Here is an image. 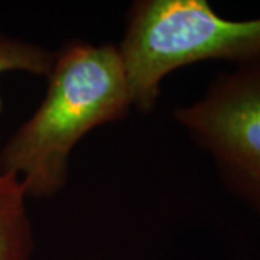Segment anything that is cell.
Returning a JSON list of instances; mask_svg holds the SVG:
<instances>
[{"instance_id": "obj_1", "label": "cell", "mask_w": 260, "mask_h": 260, "mask_svg": "<svg viewBox=\"0 0 260 260\" xmlns=\"http://www.w3.org/2000/svg\"><path fill=\"white\" fill-rule=\"evenodd\" d=\"M47 80L41 104L0 150V172L18 178L28 198L61 192L77 143L133 109L117 45L68 41Z\"/></svg>"}, {"instance_id": "obj_2", "label": "cell", "mask_w": 260, "mask_h": 260, "mask_svg": "<svg viewBox=\"0 0 260 260\" xmlns=\"http://www.w3.org/2000/svg\"><path fill=\"white\" fill-rule=\"evenodd\" d=\"M133 109L155 110L172 71L208 59L240 65L260 61V18H223L205 0H138L117 45Z\"/></svg>"}, {"instance_id": "obj_3", "label": "cell", "mask_w": 260, "mask_h": 260, "mask_svg": "<svg viewBox=\"0 0 260 260\" xmlns=\"http://www.w3.org/2000/svg\"><path fill=\"white\" fill-rule=\"evenodd\" d=\"M174 119L207 150L225 186L260 218V61L220 73Z\"/></svg>"}, {"instance_id": "obj_4", "label": "cell", "mask_w": 260, "mask_h": 260, "mask_svg": "<svg viewBox=\"0 0 260 260\" xmlns=\"http://www.w3.org/2000/svg\"><path fill=\"white\" fill-rule=\"evenodd\" d=\"M26 201L23 184L0 172V260H32L35 242Z\"/></svg>"}, {"instance_id": "obj_5", "label": "cell", "mask_w": 260, "mask_h": 260, "mask_svg": "<svg viewBox=\"0 0 260 260\" xmlns=\"http://www.w3.org/2000/svg\"><path fill=\"white\" fill-rule=\"evenodd\" d=\"M55 59V51L35 42L0 34V75L25 73L35 77L49 74Z\"/></svg>"}, {"instance_id": "obj_6", "label": "cell", "mask_w": 260, "mask_h": 260, "mask_svg": "<svg viewBox=\"0 0 260 260\" xmlns=\"http://www.w3.org/2000/svg\"><path fill=\"white\" fill-rule=\"evenodd\" d=\"M2 107H3V100H2V93H0V113H2Z\"/></svg>"}]
</instances>
